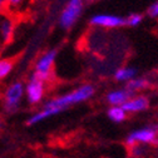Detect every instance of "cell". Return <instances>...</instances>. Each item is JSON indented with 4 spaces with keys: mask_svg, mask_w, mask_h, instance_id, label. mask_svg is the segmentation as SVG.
Masks as SVG:
<instances>
[{
    "mask_svg": "<svg viewBox=\"0 0 158 158\" xmlns=\"http://www.w3.org/2000/svg\"><path fill=\"white\" fill-rule=\"evenodd\" d=\"M94 93L95 89L92 84H83L68 93L50 98L42 106V108H39L36 112L30 114V117L27 119V124L35 126L38 123H42L45 119H49L52 117L63 113L64 110H67L73 106H77L79 103H83L90 99L94 95Z\"/></svg>",
    "mask_w": 158,
    "mask_h": 158,
    "instance_id": "6da1fadb",
    "label": "cell"
},
{
    "mask_svg": "<svg viewBox=\"0 0 158 158\" xmlns=\"http://www.w3.org/2000/svg\"><path fill=\"white\" fill-rule=\"evenodd\" d=\"M25 99V84L22 81H13L5 85L0 95V107L3 113L11 115L22 108Z\"/></svg>",
    "mask_w": 158,
    "mask_h": 158,
    "instance_id": "7a4b0ae2",
    "label": "cell"
},
{
    "mask_svg": "<svg viewBox=\"0 0 158 158\" xmlns=\"http://www.w3.org/2000/svg\"><path fill=\"white\" fill-rule=\"evenodd\" d=\"M25 84V101L30 107L42 104L47 93V82L35 74H30Z\"/></svg>",
    "mask_w": 158,
    "mask_h": 158,
    "instance_id": "3957f363",
    "label": "cell"
},
{
    "mask_svg": "<svg viewBox=\"0 0 158 158\" xmlns=\"http://www.w3.org/2000/svg\"><path fill=\"white\" fill-rule=\"evenodd\" d=\"M127 146L133 144H144L158 147V124L144 126L132 131L126 138Z\"/></svg>",
    "mask_w": 158,
    "mask_h": 158,
    "instance_id": "277c9868",
    "label": "cell"
},
{
    "mask_svg": "<svg viewBox=\"0 0 158 158\" xmlns=\"http://www.w3.org/2000/svg\"><path fill=\"white\" fill-rule=\"evenodd\" d=\"M84 9V0H68V3L59 14L58 24L62 29L68 30L75 25L78 19L81 18Z\"/></svg>",
    "mask_w": 158,
    "mask_h": 158,
    "instance_id": "5b68a950",
    "label": "cell"
},
{
    "mask_svg": "<svg viewBox=\"0 0 158 158\" xmlns=\"http://www.w3.org/2000/svg\"><path fill=\"white\" fill-rule=\"evenodd\" d=\"M56 54H58L56 49H49V50H45L44 53H42L35 60L33 74H35L39 78H42L43 81L48 82L52 77V72H53V67H54L55 59H56Z\"/></svg>",
    "mask_w": 158,
    "mask_h": 158,
    "instance_id": "8992f818",
    "label": "cell"
},
{
    "mask_svg": "<svg viewBox=\"0 0 158 158\" xmlns=\"http://www.w3.org/2000/svg\"><path fill=\"white\" fill-rule=\"evenodd\" d=\"M15 31V18L6 10L0 11V48L6 45Z\"/></svg>",
    "mask_w": 158,
    "mask_h": 158,
    "instance_id": "52a82bcc",
    "label": "cell"
},
{
    "mask_svg": "<svg viewBox=\"0 0 158 158\" xmlns=\"http://www.w3.org/2000/svg\"><path fill=\"white\" fill-rule=\"evenodd\" d=\"M90 24L94 27L101 28H119L122 25H126V18L113 15V14H95L90 18Z\"/></svg>",
    "mask_w": 158,
    "mask_h": 158,
    "instance_id": "ba28073f",
    "label": "cell"
},
{
    "mask_svg": "<svg viewBox=\"0 0 158 158\" xmlns=\"http://www.w3.org/2000/svg\"><path fill=\"white\" fill-rule=\"evenodd\" d=\"M134 94L124 88H118L107 94V102L110 104V107H122L124 103H127Z\"/></svg>",
    "mask_w": 158,
    "mask_h": 158,
    "instance_id": "9c48e42d",
    "label": "cell"
},
{
    "mask_svg": "<svg viewBox=\"0 0 158 158\" xmlns=\"http://www.w3.org/2000/svg\"><path fill=\"white\" fill-rule=\"evenodd\" d=\"M122 107L127 113H141L148 109L149 101L144 95H133Z\"/></svg>",
    "mask_w": 158,
    "mask_h": 158,
    "instance_id": "30bf717a",
    "label": "cell"
},
{
    "mask_svg": "<svg viewBox=\"0 0 158 158\" xmlns=\"http://www.w3.org/2000/svg\"><path fill=\"white\" fill-rule=\"evenodd\" d=\"M137 77V69L132 67H122L114 72V79L121 83H128Z\"/></svg>",
    "mask_w": 158,
    "mask_h": 158,
    "instance_id": "8fae6325",
    "label": "cell"
},
{
    "mask_svg": "<svg viewBox=\"0 0 158 158\" xmlns=\"http://www.w3.org/2000/svg\"><path fill=\"white\" fill-rule=\"evenodd\" d=\"M29 4H30V0H8L5 10L14 16V15L24 13L28 9Z\"/></svg>",
    "mask_w": 158,
    "mask_h": 158,
    "instance_id": "7c38bea8",
    "label": "cell"
},
{
    "mask_svg": "<svg viewBox=\"0 0 158 158\" xmlns=\"http://www.w3.org/2000/svg\"><path fill=\"white\" fill-rule=\"evenodd\" d=\"M13 70H14V62L11 59L0 56V83L4 82L11 74Z\"/></svg>",
    "mask_w": 158,
    "mask_h": 158,
    "instance_id": "4fadbf2b",
    "label": "cell"
},
{
    "mask_svg": "<svg viewBox=\"0 0 158 158\" xmlns=\"http://www.w3.org/2000/svg\"><path fill=\"white\" fill-rule=\"evenodd\" d=\"M148 85H149V81H148V79L142 78V77H135L134 79H132L131 82L127 83L126 88L134 94L135 92H139V90L146 89Z\"/></svg>",
    "mask_w": 158,
    "mask_h": 158,
    "instance_id": "5bb4252c",
    "label": "cell"
},
{
    "mask_svg": "<svg viewBox=\"0 0 158 158\" xmlns=\"http://www.w3.org/2000/svg\"><path fill=\"white\" fill-rule=\"evenodd\" d=\"M108 118L114 123H122L127 118V112L123 109V107H110L107 110Z\"/></svg>",
    "mask_w": 158,
    "mask_h": 158,
    "instance_id": "9a60e30c",
    "label": "cell"
},
{
    "mask_svg": "<svg viewBox=\"0 0 158 158\" xmlns=\"http://www.w3.org/2000/svg\"><path fill=\"white\" fill-rule=\"evenodd\" d=\"M129 157L131 158H142L147 153V146L144 144H133L129 146Z\"/></svg>",
    "mask_w": 158,
    "mask_h": 158,
    "instance_id": "2e32d148",
    "label": "cell"
},
{
    "mask_svg": "<svg viewBox=\"0 0 158 158\" xmlns=\"http://www.w3.org/2000/svg\"><path fill=\"white\" fill-rule=\"evenodd\" d=\"M142 22H143V16L142 14L138 13H132L126 18V24L129 27H138Z\"/></svg>",
    "mask_w": 158,
    "mask_h": 158,
    "instance_id": "e0dca14e",
    "label": "cell"
},
{
    "mask_svg": "<svg viewBox=\"0 0 158 158\" xmlns=\"http://www.w3.org/2000/svg\"><path fill=\"white\" fill-rule=\"evenodd\" d=\"M148 14L152 18H158V2H156L154 4H152L148 9Z\"/></svg>",
    "mask_w": 158,
    "mask_h": 158,
    "instance_id": "ac0fdd59",
    "label": "cell"
},
{
    "mask_svg": "<svg viewBox=\"0 0 158 158\" xmlns=\"http://www.w3.org/2000/svg\"><path fill=\"white\" fill-rule=\"evenodd\" d=\"M6 2L8 0H0V11H4L6 8Z\"/></svg>",
    "mask_w": 158,
    "mask_h": 158,
    "instance_id": "d6986e66",
    "label": "cell"
},
{
    "mask_svg": "<svg viewBox=\"0 0 158 158\" xmlns=\"http://www.w3.org/2000/svg\"><path fill=\"white\" fill-rule=\"evenodd\" d=\"M2 128H3V121L0 119V129H2Z\"/></svg>",
    "mask_w": 158,
    "mask_h": 158,
    "instance_id": "ffe728a7",
    "label": "cell"
},
{
    "mask_svg": "<svg viewBox=\"0 0 158 158\" xmlns=\"http://www.w3.org/2000/svg\"><path fill=\"white\" fill-rule=\"evenodd\" d=\"M44 2H48V0H44Z\"/></svg>",
    "mask_w": 158,
    "mask_h": 158,
    "instance_id": "44dd1931",
    "label": "cell"
},
{
    "mask_svg": "<svg viewBox=\"0 0 158 158\" xmlns=\"http://www.w3.org/2000/svg\"><path fill=\"white\" fill-rule=\"evenodd\" d=\"M157 158H158V154H157Z\"/></svg>",
    "mask_w": 158,
    "mask_h": 158,
    "instance_id": "7402d4cb",
    "label": "cell"
}]
</instances>
